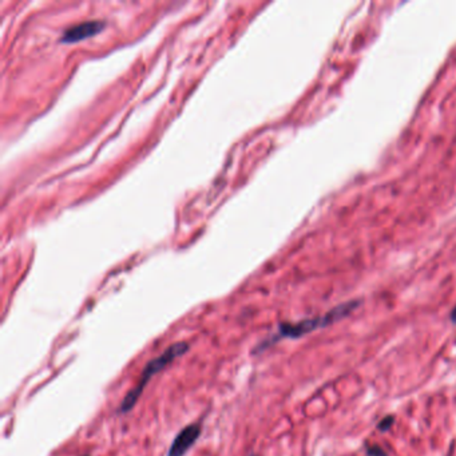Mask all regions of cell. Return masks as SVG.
<instances>
[{"mask_svg":"<svg viewBox=\"0 0 456 456\" xmlns=\"http://www.w3.org/2000/svg\"><path fill=\"white\" fill-rule=\"evenodd\" d=\"M392 421H393V418L388 416V418H386L384 420H381V423L379 424V428L383 429V431H386V429H388L389 427H391Z\"/></svg>","mask_w":456,"mask_h":456,"instance_id":"cell-5","label":"cell"},{"mask_svg":"<svg viewBox=\"0 0 456 456\" xmlns=\"http://www.w3.org/2000/svg\"><path fill=\"white\" fill-rule=\"evenodd\" d=\"M201 434V425L199 424H190L188 427L181 429L175 439L173 440L172 445L169 448L167 456H185L194 443L197 441Z\"/></svg>","mask_w":456,"mask_h":456,"instance_id":"cell-3","label":"cell"},{"mask_svg":"<svg viewBox=\"0 0 456 456\" xmlns=\"http://www.w3.org/2000/svg\"><path fill=\"white\" fill-rule=\"evenodd\" d=\"M368 455L369 456H386V454L379 448V447H370L368 450Z\"/></svg>","mask_w":456,"mask_h":456,"instance_id":"cell-6","label":"cell"},{"mask_svg":"<svg viewBox=\"0 0 456 456\" xmlns=\"http://www.w3.org/2000/svg\"><path fill=\"white\" fill-rule=\"evenodd\" d=\"M188 351V343H185V341H178V343L172 344L163 353L157 356L156 359L150 360V361L145 365L143 370H142V375H140V380H138V384H137L131 391L127 392V395L123 397L119 411L122 413L131 411L133 407L137 404V402H138L140 396L142 395V391H143L145 386H147V383L151 380V377L156 376L157 373H159L163 368H166L167 365L172 364L174 360L186 353Z\"/></svg>","mask_w":456,"mask_h":456,"instance_id":"cell-1","label":"cell"},{"mask_svg":"<svg viewBox=\"0 0 456 456\" xmlns=\"http://www.w3.org/2000/svg\"><path fill=\"white\" fill-rule=\"evenodd\" d=\"M359 305V301H349L345 304L338 305L332 311L327 313L325 316L317 317V318H311V320H304V321L296 322V324H282L280 325V336L284 337H300L302 334L315 331L317 328H322L348 316L351 312L353 311L356 306Z\"/></svg>","mask_w":456,"mask_h":456,"instance_id":"cell-2","label":"cell"},{"mask_svg":"<svg viewBox=\"0 0 456 456\" xmlns=\"http://www.w3.org/2000/svg\"><path fill=\"white\" fill-rule=\"evenodd\" d=\"M451 320L454 322H456V306L452 309V312H451Z\"/></svg>","mask_w":456,"mask_h":456,"instance_id":"cell-7","label":"cell"},{"mask_svg":"<svg viewBox=\"0 0 456 456\" xmlns=\"http://www.w3.org/2000/svg\"><path fill=\"white\" fill-rule=\"evenodd\" d=\"M105 27L103 22H86L76 24L74 27L69 28L65 31V35L62 38V42L71 43V42H78L85 38H90L92 35L98 34L102 28Z\"/></svg>","mask_w":456,"mask_h":456,"instance_id":"cell-4","label":"cell"},{"mask_svg":"<svg viewBox=\"0 0 456 456\" xmlns=\"http://www.w3.org/2000/svg\"><path fill=\"white\" fill-rule=\"evenodd\" d=\"M250 456H256V455H250Z\"/></svg>","mask_w":456,"mask_h":456,"instance_id":"cell-8","label":"cell"}]
</instances>
